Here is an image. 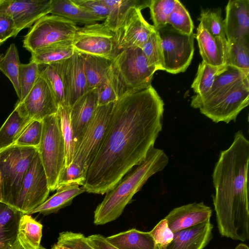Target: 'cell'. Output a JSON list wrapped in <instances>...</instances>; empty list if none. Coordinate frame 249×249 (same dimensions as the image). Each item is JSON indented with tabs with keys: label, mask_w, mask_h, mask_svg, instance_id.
I'll return each mask as SVG.
<instances>
[{
	"label": "cell",
	"mask_w": 249,
	"mask_h": 249,
	"mask_svg": "<svg viewBox=\"0 0 249 249\" xmlns=\"http://www.w3.org/2000/svg\"><path fill=\"white\" fill-rule=\"evenodd\" d=\"M114 104L98 106L82 135L75 142L72 162L77 164L85 174L105 135Z\"/></svg>",
	"instance_id": "9c48e42d"
},
{
	"label": "cell",
	"mask_w": 249,
	"mask_h": 249,
	"mask_svg": "<svg viewBox=\"0 0 249 249\" xmlns=\"http://www.w3.org/2000/svg\"><path fill=\"white\" fill-rule=\"evenodd\" d=\"M249 141L239 130L221 152L213 174V204L220 235L243 242L249 239L248 173Z\"/></svg>",
	"instance_id": "7a4b0ae2"
},
{
	"label": "cell",
	"mask_w": 249,
	"mask_h": 249,
	"mask_svg": "<svg viewBox=\"0 0 249 249\" xmlns=\"http://www.w3.org/2000/svg\"><path fill=\"white\" fill-rule=\"evenodd\" d=\"M88 243L95 249H117L111 245L106 237L100 234H93L86 237Z\"/></svg>",
	"instance_id": "681fc988"
},
{
	"label": "cell",
	"mask_w": 249,
	"mask_h": 249,
	"mask_svg": "<svg viewBox=\"0 0 249 249\" xmlns=\"http://www.w3.org/2000/svg\"><path fill=\"white\" fill-rule=\"evenodd\" d=\"M151 0H102L108 8V14L104 23L115 31L129 11L133 7L142 10L149 7Z\"/></svg>",
	"instance_id": "484cf974"
},
{
	"label": "cell",
	"mask_w": 249,
	"mask_h": 249,
	"mask_svg": "<svg viewBox=\"0 0 249 249\" xmlns=\"http://www.w3.org/2000/svg\"><path fill=\"white\" fill-rule=\"evenodd\" d=\"M149 67L156 71H163L160 38L157 29L141 48Z\"/></svg>",
	"instance_id": "8d00e7d4"
},
{
	"label": "cell",
	"mask_w": 249,
	"mask_h": 249,
	"mask_svg": "<svg viewBox=\"0 0 249 249\" xmlns=\"http://www.w3.org/2000/svg\"><path fill=\"white\" fill-rule=\"evenodd\" d=\"M58 106L48 84L39 76L25 98L21 101L18 100L15 108L21 115L32 120L42 121L57 113Z\"/></svg>",
	"instance_id": "5bb4252c"
},
{
	"label": "cell",
	"mask_w": 249,
	"mask_h": 249,
	"mask_svg": "<svg viewBox=\"0 0 249 249\" xmlns=\"http://www.w3.org/2000/svg\"><path fill=\"white\" fill-rule=\"evenodd\" d=\"M24 214L0 202V249H7L16 241L19 221Z\"/></svg>",
	"instance_id": "603a6c76"
},
{
	"label": "cell",
	"mask_w": 249,
	"mask_h": 249,
	"mask_svg": "<svg viewBox=\"0 0 249 249\" xmlns=\"http://www.w3.org/2000/svg\"><path fill=\"white\" fill-rule=\"evenodd\" d=\"M7 249H26L24 248L19 243L18 239L14 242V243L11 245L10 247H9ZM39 249H46L43 247L42 246H40Z\"/></svg>",
	"instance_id": "f907efd6"
},
{
	"label": "cell",
	"mask_w": 249,
	"mask_h": 249,
	"mask_svg": "<svg viewBox=\"0 0 249 249\" xmlns=\"http://www.w3.org/2000/svg\"><path fill=\"white\" fill-rule=\"evenodd\" d=\"M31 120L14 108L0 128V151L12 146Z\"/></svg>",
	"instance_id": "4dcf8cb0"
},
{
	"label": "cell",
	"mask_w": 249,
	"mask_h": 249,
	"mask_svg": "<svg viewBox=\"0 0 249 249\" xmlns=\"http://www.w3.org/2000/svg\"><path fill=\"white\" fill-rule=\"evenodd\" d=\"M18 33L12 19L0 17V46L9 38L16 36Z\"/></svg>",
	"instance_id": "c3c4849f"
},
{
	"label": "cell",
	"mask_w": 249,
	"mask_h": 249,
	"mask_svg": "<svg viewBox=\"0 0 249 249\" xmlns=\"http://www.w3.org/2000/svg\"><path fill=\"white\" fill-rule=\"evenodd\" d=\"M77 6L89 13L105 19L108 14V8L102 0H72Z\"/></svg>",
	"instance_id": "7dc6e473"
},
{
	"label": "cell",
	"mask_w": 249,
	"mask_h": 249,
	"mask_svg": "<svg viewBox=\"0 0 249 249\" xmlns=\"http://www.w3.org/2000/svg\"><path fill=\"white\" fill-rule=\"evenodd\" d=\"M249 103V80L237 83L228 92L199 109L213 122L229 123L235 121L239 113Z\"/></svg>",
	"instance_id": "7c38bea8"
},
{
	"label": "cell",
	"mask_w": 249,
	"mask_h": 249,
	"mask_svg": "<svg viewBox=\"0 0 249 249\" xmlns=\"http://www.w3.org/2000/svg\"><path fill=\"white\" fill-rule=\"evenodd\" d=\"M149 232L157 249H165L173 240L174 232L169 228L165 218L161 219Z\"/></svg>",
	"instance_id": "ee69618b"
},
{
	"label": "cell",
	"mask_w": 249,
	"mask_h": 249,
	"mask_svg": "<svg viewBox=\"0 0 249 249\" xmlns=\"http://www.w3.org/2000/svg\"><path fill=\"white\" fill-rule=\"evenodd\" d=\"M74 51L84 54L105 57L113 60L121 52L115 32L104 23H95L78 27L72 39Z\"/></svg>",
	"instance_id": "ba28073f"
},
{
	"label": "cell",
	"mask_w": 249,
	"mask_h": 249,
	"mask_svg": "<svg viewBox=\"0 0 249 249\" xmlns=\"http://www.w3.org/2000/svg\"><path fill=\"white\" fill-rule=\"evenodd\" d=\"M70 111L71 107L58 106V113L60 118V127L65 147V166L69 165L72 161L75 143L71 125Z\"/></svg>",
	"instance_id": "d590c367"
},
{
	"label": "cell",
	"mask_w": 249,
	"mask_h": 249,
	"mask_svg": "<svg viewBox=\"0 0 249 249\" xmlns=\"http://www.w3.org/2000/svg\"><path fill=\"white\" fill-rule=\"evenodd\" d=\"M85 181V173L77 164L71 162L62 169L58 178L56 190L73 184L83 186Z\"/></svg>",
	"instance_id": "7bdbcfd3"
},
{
	"label": "cell",
	"mask_w": 249,
	"mask_h": 249,
	"mask_svg": "<svg viewBox=\"0 0 249 249\" xmlns=\"http://www.w3.org/2000/svg\"><path fill=\"white\" fill-rule=\"evenodd\" d=\"M52 0H0V17L13 20L19 33L50 14Z\"/></svg>",
	"instance_id": "4fadbf2b"
},
{
	"label": "cell",
	"mask_w": 249,
	"mask_h": 249,
	"mask_svg": "<svg viewBox=\"0 0 249 249\" xmlns=\"http://www.w3.org/2000/svg\"><path fill=\"white\" fill-rule=\"evenodd\" d=\"M20 64L18 49L14 43L10 44L5 54H0V71L12 83L18 99L21 96V90L18 80Z\"/></svg>",
	"instance_id": "d6a6232c"
},
{
	"label": "cell",
	"mask_w": 249,
	"mask_h": 249,
	"mask_svg": "<svg viewBox=\"0 0 249 249\" xmlns=\"http://www.w3.org/2000/svg\"><path fill=\"white\" fill-rule=\"evenodd\" d=\"M200 24L212 36L226 38L224 19L220 10H203L198 18Z\"/></svg>",
	"instance_id": "f35d334b"
},
{
	"label": "cell",
	"mask_w": 249,
	"mask_h": 249,
	"mask_svg": "<svg viewBox=\"0 0 249 249\" xmlns=\"http://www.w3.org/2000/svg\"><path fill=\"white\" fill-rule=\"evenodd\" d=\"M168 161L162 150L152 147L144 160L133 167L106 193L94 212V224L104 225L119 217L134 195L150 177L162 170Z\"/></svg>",
	"instance_id": "3957f363"
},
{
	"label": "cell",
	"mask_w": 249,
	"mask_h": 249,
	"mask_svg": "<svg viewBox=\"0 0 249 249\" xmlns=\"http://www.w3.org/2000/svg\"><path fill=\"white\" fill-rule=\"evenodd\" d=\"M39 77L38 64L35 62L20 64L19 69L18 80L21 90L19 101H22L33 88Z\"/></svg>",
	"instance_id": "60d3db41"
},
{
	"label": "cell",
	"mask_w": 249,
	"mask_h": 249,
	"mask_svg": "<svg viewBox=\"0 0 249 249\" xmlns=\"http://www.w3.org/2000/svg\"><path fill=\"white\" fill-rule=\"evenodd\" d=\"M212 209L203 202H194L173 209L164 217L173 232L210 220Z\"/></svg>",
	"instance_id": "ac0fdd59"
},
{
	"label": "cell",
	"mask_w": 249,
	"mask_h": 249,
	"mask_svg": "<svg viewBox=\"0 0 249 249\" xmlns=\"http://www.w3.org/2000/svg\"><path fill=\"white\" fill-rule=\"evenodd\" d=\"M106 240L117 249H157L155 241L149 232L135 229L106 237Z\"/></svg>",
	"instance_id": "d4e9b609"
},
{
	"label": "cell",
	"mask_w": 249,
	"mask_h": 249,
	"mask_svg": "<svg viewBox=\"0 0 249 249\" xmlns=\"http://www.w3.org/2000/svg\"><path fill=\"white\" fill-rule=\"evenodd\" d=\"M213 227L210 220L174 232L173 240L165 249H203L212 238Z\"/></svg>",
	"instance_id": "44dd1931"
},
{
	"label": "cell",
	"mask_w": 249,
	"mask_h": 249,
	"mask_svg": "<svg viewBox=\"0 0 249 249\" xmlns=\"http://www.w3.org/2000/svg\"><path fill=\"white\" fill-rule=\"evenodd\" d=\"M202 61L213 66L226 65L228 41L226 38L214 37L200 24L195 34Z\"/></svg>",
	"instance_id": "d6986e66"
},
{
	"label": "cell",
	"mask_w": 249,
	"mask_h": 249,
	"mask_svg": "<svg viewBox=\"0 0 249 249\" xmlns=\"http://www.w3.org/2000/svg\"><path fill=\"white\" fill-rule=\"evenodd\" d=\"M234 249H249V247L245 244L240 243Z\"/></svg>",
	"instance_id": "f5cc1de1"
},
{
	"label": "cell",
	"mask_w": 249,
	"mask_h": 249,
	"mask_svg": "<svg viewBox=\"0 0 249 249\" xmlns=\"http://www.w3.org/2000/svg\"><path fill=\"white\" fill-rule=\"evenodd\" d=\"M167 24L182 34L190 35L193 33L194 26L191 16L184 6L178 0L168 18Z\"/></svg>",
	"instance_id": "74e56055"
},
{
	"label": "cell",
	"mask_w": 249,
	"mask_h": 249,
	"mask_svg": "<svg viewBox=\"0 0 249 249\" xmlns=\"http://www.w3.org/2000/svg\"><path fill=\"white\" fill-rule=\"evenodd\" d=\"M177 0H151L149 8L151 18L156 29L167 24L168 18L174 9Z\"/></svg>",
	"instance_id": "ab89813d"
},
{
	"label": "cell",
	"mask_w": 249,
	"mask_h": 249,
	"mask_svg": "<svg viewBox=\"0 0 249 249\" xmlns=\"http://www.w3.org/2000/svg\"><path fill=\"white\" fill-rule=\"evenodd\" d=\"M84 71L88 91L97 87L107 77L112 60L93 55L84 54Z\"/></svg>",
	"instance_id": "f1b7e54d"
},
{
	"label": "cell",
	"mask_w": 249,
	"mask_h": 249,
	"mask_svg": "<svg viewBox=\"0 0 249 249\" xmlns=\"http://www.w3.org/2000/svg\"><path fill=\"white\" fill-rule=\"evenodd\" d=\"M227 65L213 66L204 61L199 64L196 77L191 85L196 95L206 93L211 88L216 76L226 70Z\"/></svg>",
	"instance_id": "836d02e7"
},
{
	"label": "cell",
	"mask_w": 249,
	"mask_h": 249,
	"mask_svg": "<svg viewBox=\"0 0 249 249\" xmlns=\"http://www.w3.org/2000/svg\"><path fill=\"white\" fill-rule=\"evenodd\" d=\"M164 103L151 85L119 98L83 186L103 195L146 158L162 129Z\"/></svg>",
	"instance_id": "6da1fadb"
},
{
	"label": "cell",
	"mask_w": 249,
	"mask_h": 249,
	"mask_svg": "<svg viewBox=\"0 0 249 249\" xmlns=\"http://www.w3.org/2000/svg\"><path fill=\"white\" fill-rule=\"evenodd\" d=\"M98 97V106L115 102L118 98L111 83L110 71L107 77L96 88Z\"/></svg>",
	"instance_id": "bcb514c9"
},
{
	"label": "cell",
	"mask_w": 249,
	"mask_h": 249,
	"mask_svg": "<svg viewBox=\"0 0 249 249\" xmlns=\"http://www.w3.org/2000/svg\"><path fill=\"white\" fill-rule=\"evenodd\" d=\"M157 30L160 38L163 71L172 74L185 71L193 57L195 34H182L168 24Z\"/></svg>",
	"instance_id": "52a82bcc"
},
{
	"label": "cell",
	"mask_w": 249,
	"mask_h": 249,
	"mask_svg": "<svg viewBox=\"0 0 249 249\" xmlns=\"http://www.w3.org/2000/svg\"><path fill=\"white\" fill-rule=\"evenodd\" d=\"M224 25L227 41L249 42V0H230Z\"/></svg>",
	"instance_id": "e0dca14e"
},
{
	"label": "cell",
	"mask_w": 249,
	"mask_h": 249,
	"mask_svg": "<svg viewBox=\"0 0 249 249\" xmlns=\"http://www.w3.org/2000/svg\"><path fill=\"white\" fill-rule=\"evenodd\" d=\"M155 71L148 65L140 48L122 50L112 60L110 69V79L118 99L148 88Z\"/></svg>",
	"instance_id": "277c9868"
},
{
	"label": "cell",
	"mask_w": 249,
	"mask_h": 249,
	"mask_svg": "<svg viewBox=\"0 0 249 249\" xmlns=\"http://www.w3.org/2000/svg\"><path fill=\"white\" fill-rule=\"evenodd\" d=\"M42 120H32L24 127L13 145L38 147L42 134Z\"/></svg>",
	"instance_id": "b9f144b4"
},
{
	"label": "cell",
	"mask_w": 249,
	"mask_h": 249,
	"mask_svg": "<svg viewBox=\"0 0 249 249\" xmlns=\"http://www.w3.org/2000/svg\"><path fill=\"white\" fill-rule=\"evenodd\" d=\"M37 149L12 145L0 151L3 202L14 207L26 173Z\"/></svg>",
	"instance_id": "8992f818"
},
{
	"label": "cell",
	"mask_w": 249,
	"mask_h": 249,
	"mask_svg": "<svg viewBox=\"0 0 249 249\" xmlns=\"http://www.w3.org/2000/svg\"><path fill=\"white\" fill-rule=\"evenodd\" d=\"M97 103V90L94 89L87 91L71 107V122L75 142L91 119L98 107Z\"/></svg>",
	"instance_id": "7402d4cb"
},
{
	"label": "cell",
	"mask_w": 249,
	"mask_h": 249,
	"mask_svg": "<svg viewBox=\"0 0 249 249\" xmlns=\"http://www.w3.org/2000/svg\"><path fill=\"white\" fill-rule=\"evenodd\" d=\"M2 183L1 173L0 172V202H2Z\"/></svg>",
	"instance_id": "db71d44e"
},
{
	"label": "cell",
	"mask_w": 249,
	"mask_h": 249,
	"mask_svg": "<svg viewBox=\"0 0 249 249\" xmlns=\"http://www.w3.org/2000/svg\"><path fill=\"white\" fill-rule=\"evenodd\" d=\"M156 30L143 17L141 10L132 8L115 31L121 51L130 48H141Z\"/></svg>",
	"instance_id": "9a60e30c"
},
{
	"label": "cell",
	"mask_w": 249,
	"mask_h": 249,
	"mask_svg": "<svg viewBox=\"0 0 249 249\" xmlns=\"http://www.w3.org/2000/svg\"><path fill=\"white\" fill-rule=\"evenodd\" d=\"M246 78H249V76L241 70L228 66L225 71L216 76L208 92L201 95H195L192 97L191 106L199 109L201 107L223 96L237 83Z\"/></svg>",
	"instance_id": "ffe728a7"
},
{
	"label": "cell",
	"mask_w": 249,
	"mask_h": 249,
	"mask_svg": "<svg viewBox=\"0 0 249 249\" xmlns=\"http://www.w3.org/2000/svg\"><path fill=\"white\" fill-rule=\"evenodd\" d=\"M50 14L85 25L103 20L76 5L72 0H52Z\"/></svg>",
	"instance_id": "83f0119b"
},
{
	"label": "cell",
	"mask_w": 249,
	"mask_h": 249,
	"mask_svg": "<svg viewBox=\"0 0 249 249\" xmlns=\"http://www.w3.org/2000/svg\"><path fill=\"white\" fill-rule=\"evenodd\" d=\"M86 192L83 186L73 184L61 187L31 213H39L44 215L56 213L60 209L70 205L75 197Z\"/></svg>",
	"instance_id": "cb8c5ba5"
},
{
	"label": "cell",
	"mask_w": 249,
	"mask_h": 249,
	"mask_svg": "<svg viewBox=\"0 0 249 249\" xmlns=\"http://www.w3.org/2000/svg\"><path fill=\"white\" fill-rule=\"evenodd\" d=\"M226 65L234 67L249 76V42L228 41Z\"/></svg>",
	"instance_id": "e575fe53"
},
{
	"label": "cell",
	"mask_w": 249,
	"mask_h": 249,
	"mask_svg": "<svg viewBox=\"0 0 249 249\" xmlns=\"http://www.w3.org/2000/svg\"><path fill=\"white\" fill-rule=\"evenodd\" d=\"M42 228V225L31 214H24L19 221L17 239L26 249H39Z\"/></svg>",
	"instance_id": "f546056e"
},
{
	"label": "cell",
	"mask_w": 249,
	"mask_h": 249,
	"mask_svg": "<svg viewBox=\"0 0 249 249\" xmlns=\"http://www.w3.org/2000/svg\"><path fill=\"white\" fill-rule=\"evenodd\" d=\"M51 249H71L69 248L66 246L56 243L52 247Z\"/></svg>",
	"instance_id": "816d5d0a"
},
{
	"label": "cell",
	"mask_w": 249,
	"mask_h": 249,
	"mask_svg": "<svg viewBox=\"0 0 249 249\" xmlns=\"http://www.w3.org/2000/svg\"><path fill=\"white\" fill-rule=\"evenodd\" d=\"M39 76L52 91L58 106H70L65 86L61 75L53 64H38Z\"/></svg>",
	"instance_id": "1f68e13d"
},
{
	"label": "cell",
	"mask_w": 249,
	"mask_h": 249,
	"mask_svg": "<svg viewBox=\"0 0 249 249\" xmlns=\"http://www.w3.org/2000/svg\"><path fill=\"white\" fill-rule=\"evenodd\" d=\"M50 192L47 176L37 151L26 173L13 208L23 214H30L47 199Z\"/></svg>",
	"instance_id": "8fae6325"
},
{
	"label": "cell",
	"mask_w": 249,
	"mask_h": 249,
	"mask_svg": "<svg viewBox=\"0 0 249 249\" xmlns=\"http://www.w3.org/2000/svg\"><path fill=\"white\" fill-rule=\"evenodd\" d=\"M74 52L72 40H63L37 49L31 53L30 62L51 64L71 57Z\"/></svg>",
	"instance_id": "4316f807"
},
{
	"label": "cell",
	"mask_w": 249,
	"mask_h": 249,
	"mask_svg": "<svg viewBox=\"0 0 249 249\" xmlns=\"http://www.w3.org/2000/svg\"><path fill=\"white\" fill-rule=\"evenodd\" d=\"M84 54L74 51L71 57L53 63L61 75L70 107L88 91L84 71Z\"/></svg>",
	"instance_id": "2e32d148"
},
{
	"label": "cell",
	"mask_w": 249,
	"mask_h": 249,
	"mask_svg": "<svg viewBox=\"0 0 249 249\" xmlns=\"http://www.w3.org/2000/svg\"><path fill=\"white\" fill-rule=\"evenodd\" d=\"M71 249H95L81 233L63 231L59 233L57 243Z\"/></svg>",
	"instance_id": "f6af8a7d"
},
{
	"label": "cell",
	"mask_w": 249,
	"mask_h": 249,
	"mask_svg": "<svg viewBox=\"0 0 249 249\" xmlns=\"http://www.w3.org/2000/svg\"></svg>",
	"instance_id": "11a10c76"
},
{
	"label": "cell",
	"mask_w": 249,
	"mask_h": 249,
	"mask_svg": "<svg viewBox=\"0 0 249 249\" xmlns=\"http://www.w3.org/2000/svg\"><path fill=\"white\" fill-rule=\"evenodd\" d=\"M43 129L37 151L48 179L50 191L57 189L60 174L65 166V143L57 113L42 120Z\"/></svg>",
	"instance_id": "5b68a950"
},
{
	"label": "cell",
	"mask_w": 249,
	"mask_h": 249,
	"mask_svg": "<svg viewBox=\"0 0 249 249\" xmlns=\"http://www.w3.org/2000/svg\"><path fill=\"white\" fill-rule=\"evenodd\" d=\"M78 27L76 23L63 17L45 16L31 27L24 37L23 46L32 53L53 43L72 40Z\"/></svg>",
	"instance_id": "30bf717a"
}]
</instances>
